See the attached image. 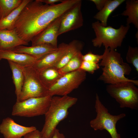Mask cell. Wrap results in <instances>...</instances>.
<instances>
[{
  "label": "cell",
  "instance_id": "7c38bea8",
  "mask_svg": "<svg viewBox=\"0 0 138 138\" xmlns=\"http://www.w3.org/2000/svg\"><path fill=\"white\" fill-rule=\"evenodd\" d=\"M37 129L34 126H26L20 125L9 117L3 119L0 124V132L4 138H22Z\"/></svg>",
  "mask_w": 138,
  "mask_h": 138
},
{
  "label": "cell",
  "instance_id": "484cf974",
  "mask_svg": "<svg viewBox=\"0 0 138 138\" xmlns=\"http://www.w3.org/2000/svg\"><path fill=\"white\" fill-rule=\"evenodd\" d=\"M99 65L97 63L83 61L80 69L86 72L93 74L95 71L99 68Z\"/></svg>",
  "mask_w": 138,
  "mask_h": 138
},
{
  "label": "cell",
  "instance_id": "2e32d148",
  "mask_svg": "<svg viewBox=\"0 0 138 138\" xmlns=\"http://www.w3.org/2000/svg\"><path fill=\"white\" fill-rule=\"evenodd\" d=\"M6 59L23 67L32 66L37 60L29 55L18 53L12 50L0 49V60Z\"/></svg>",
  "mask_w": 138,
  "mask_h": 138
},
{
  "label": "cell",
  "instance_id": "52a82bcc",
  "mask_svg": "<svg viewBox=\"0 0 138 138\" xmlns=\"http://www.w3.org/2000/svg\"><path fill=\"white\" fill-rule=\"evenodd\" d=\"M22 67L24 82L20 94L16 101L48 95V89L40 79L37 71L32 66Z\"/></svg>",
  "mask_w": 138,
  "mask_h": 138
},
{
  "label": "cell",
  "instance_id": "5b68a950",
  "mask_svg": "<svg viewBox=\"0 0 138 138\" xmlns=\"http://www.w3.org/2000/svg\"><path fill=\"white\" fill-rule=\"evenodd\" d=\"M95 107L97 113L96 117L90 122V126L95 131L105 130L110 135L111 138H121L116 128L117 122L126 116L124 113L113 115L102 103L98 95L96 94Z\"/></svg>",
  "mask_w": 138,
  "mask_h": 138
},
{
  "label": "cell",
  "instance_id": "1f68e13d",
  "mask_svg": "<svg viewBox=\"0 0 138 138\" xmlns=\"http://www.w3.org/2000/svg\"><path fill=\"white\" fill-rule=\"evenodd\" d=\"M1 19V15L0 14V20Z\"/></svg>",
  "mask_w": 138,
  "mask_h": 138
},
{
  "label": "cell",
  "instance_id": "cb8c5ba5",
  "mask_svg": "<svg viewBox=\"0 0 138 138\" xmlns=\"http://www.w3.org/2000/svg\"><path fill=\"white\" fill-rule=\"evenodd\" d=\"M23 0H0V14L1 19L8 15L18 7Z\"/></svg>",
  "mask_w": 138,
  "mask_h": 138
},
{
  "label": "cell",
  "instance_id": "d6986e66",
  "mask_svg": "<svg viewBox=\"0 0 138 138\" xmlns=\"http://www.w3.org/2000/svg\"><path fill=\"white\" fill-rule=\"evenodd\" d=\"M81 41L74 40L68 44L67 50L60 61L54 67L59 69L63 67L78 53L81 52L84 46Z\"/></svg>",
  "mask_w": 138,
  "mask_h": 138
},
{
  "label": "cell",
  "instance_id": "ac0fdd59",
  "mask_svg": "<svg viewBox=\"0 0 138 138\" xmlns=\"http://www.w3.org/2000/svg\"><path fill=\"white\" fill-rule=\"evenodd\" d=\"M37 71L40 79L48 89L63 75L60 73L59 69L54 67Z\"/></svg>",
  "mask_w": 138,
  "mask_h": 138
},
{
  "label": "cell",
  "instance_id": "5bb4252c",
  "mask_svg": "<svg viewBox=\"0 0 138 138\" xmlns=\"http://www.w3.org/2000/svg\"><path fill=\"white\" fill-rule=\"evenodd\" d=\"M58 48L48 44H41L30 47L20 45L12 50L19 53L26 54L35 58L40 59L48 54L56 50Z\"/></svg>",
  "mask_w": 138,
  "mask_h": 138
},
{
  "label": "cell",
  "instance_id": "44dd1931",
  "mask_svg": "<svg viewBox=\"0 0 138 138\" xmlns=\"http://www.w3.org/2000/svg\"><path fill=\"white\" fill-rule=\"evenodd\" d=\"M31 0H23L20 5L5 17L0 20V30H11L14 29L15 24L21 12Z\"/></svg>",
  "mask_w": 138,
  "mask_h": 138
},
{
  "label": "cell",
  "instance_id": "4fadbf2b",
  "mask_svg": "<svg viewBox=\"0 0 138 138\" xmlns=\"http://www.w3.org/2000/svg\"><path fill=\"white\" fill-rule=\"evenodd\" d=\"M68 45V44L64 43L60 44L56 50L37 60L33 67L36 70L39 71L47 68L54 67L65 54Z\"/></svg>",
  "mask_w": 138,
  "mask_h": 138
},
{
  "label": "cell",
  "instance_id": "30bf717a",
  "mask_svg": "<svg viewBox=\"0 0 138 138\" xmlns=\"http://www.w3.org/2000/svg\"><path fill=\"white\" fill-rule=\"evenodd\" d=\"M82 2L80 0L62 16L59 36L78 29L83 26V19L81 11Z\"/></svg>",
  "mask_w": 138,
  "mask_h": 138
},
{
  "label": "cell",
  "instance_id": "ba28073f",
  "mask_svg": "<svg viewBox=\"0 0 138 138\" xmlns=\"http://www.w3.org/2000/svg\"><path fill=\"white\" fill-rule=\"evenodd\" d=\"M51 97L47 95L16 101L13 106L12 114L27 117L45 115L50 106Z\"/></svg>",
  "mask_w": 138,
  "mask_h": 138
},
{
  "label": "cell",
  "instance_id": "f546056e",
  "mask_svg": "<svg viewBox=\"0 0 138 138\" xmlns=\"http://www.w3.org/2000/svg\"><path fill=\"white\" fill-rule=\"evenodd\" d=\"M50 138H65V137L63 134L61 133L59 130L56 129Z\"/></svg>",
  "mask_w": 138,
  "mask_h": 138
},
{
  "label": "cell",
  "instance_id": "ffe728a7",
  "mask_svg": "<svg viewBox=\"0 0 138 138\" xmlns=\"http://www.w3.org/2000/svg\"><path fill=\"white\" fill-rule=\"evenodd\" d=\"M125 9L121 15L127 16L126 25L132 24L138 29V0H127Z\"/></svg>",
  "mask_w": 138,
  "mask_h": 138
},
{
  "label": "cell",
  "instance_id": "9a60e30c",
  "mask_svg": "<svg viewBox=\"0 0 138 138\" xmlns=\"http://www.w3.org/2000/svg\"><path fill=\"white\" fill-rule=\"evenodd\" d=\"M28 44L21 39L15 29L0 30V49L12 50L20 45Z\"/></svg>",
  "mask_w": 138,
  "mask_h": 138
},
{
  "label": "cell",
  "instance_id": "6da1fadb",
  "mask_svg": "<svg viewBox=\"0 0 138 138\" xmlns=\"http://www.w3.org/2000/svg\"><path fill=\"white\" fill-rule=\"evenodd\" d=\"M78 2V0H65L50 5L39 0H31L21 12L14 29L21 39L29 42Z\"/></svg>",
  "mask_w": 138,
  "mask_h": 138
},
{
  "label": "cell",
  "instance_id": "7a4b0ae2",
  "mask_svg": "<svg viewBox=\"0 0 138 138\" xmlns=\"http://www.w3.org/2000/svg\"><path fill=\"white\" fill-rule=\"evenodd\" d=\"M99 66L102 73L99 79L105 83L114 84L125 82H131L138 85V81L127 78L125 75L130 74L131 68L129 64L124 62L121 54L115 50L105 49Z\"/></svg>",
  "mask_w": 138,
  "mask_h": 138
},
{
  "label": "cell",
  "instance_id": "d4e9b609",
  "mask_svg": "<svg viewBox=\"0 0 138 138\" xmlns=\"http://www.w3.org/2000/svg\"><path fill=\"white\" fill-rule=\"evenodd\" d=\"M126 59L127 62L132 64L138 72V48L129 46Z\"/></svg>",
  "mask_w": 138,
  "mask_h": 138
},
{
  "label": "cell",
  "instance_id": "7402d4cb",
  "mask_svg": "<svg viewBox=\"0 0 138 138\" xmlns=\"http://www.w3.org/2000/svg\"><path fill=\"white\" fill-rule=\"evenodd\" d=\"M12 72L13 82L15 87V93L18 99L22 87L24 75L22 66L10 61H8Z\"/></svg>",
  "mask_w": 138,
  "mask_h": 138
},
{
  "label": "cell",
  "instance_id": "8fae6325",
  "mask_svg": "<svg viewBox=\"0 0 138 138\" xmlns=\"http://www.w3.org/2000/svg\"><path fill=\"white\" fill-rule=\"evenodd\" d=\"M63 15L54 20L34 37L31 41V45L45 44L57 47V37Z\"/></svg>",
  "mask_w": 138,
  "mask_h": 138
},
{
  "label": "cell",
  "instance_id": "e0dca14e",
  "mask_svg": "<svg viewBox=\"0 0 138 138\" xmlns=\"http://www.w3.org/2000/svg\"><path fill=\"white\" fill-rule=\"evenodd\" d=\"M125 0H107L103 8L94 16V18L100 21L101 25L107 26L108 18L111 13Z\"/></svg>",
  "mask_w": 138,
  "mask_h": 138
},
{
  "label": "cell",
  "instance_id": "277c9868",
  "mask_svg": "<svg viewBox=\"0 0 138 138\" xmlns=\"http://www.w3.org/2000/svg\"><path fill=\"white\" fill-rule=\"evenodd\" d=\"M92 27L96 36L92 40L94 47H100L102 45L105 49L110 48L115 50L121 46L130 26L121 25L116 29L110 26H104L97 21L92 23Z\"/></svg>",
  "mask_w": 138,
  "mask_h": 138
},
{
  "label": "cell",
  "instance_id": "4316f807",
  "mask_svg": "<svg viewBox=\"0 0 138 138\" xmlns=\"http://www.w3.org/2000/svg\"><path fill=\"white\" fill-rule=\"evenodd\" d=\"M102 55L95 54L89 52L82 56L83 61H88L98 63L101 60Z\"/></svg>",
  "mask_w": 138,
  "mask_h": 138
},
{
  "label": "cell",
  "instance_id": "f1b7e54d",
  "mask_svg": "<svg viewBox=\"0 0 138 138\" xmlns=\"http://www.w3.org/2000/svg\"><path fill=\"white\" fill-rule=\"evenodd\" d=\"M107 0H90L95 4L97 9L100 11L104 6Z\"/></svg>",
  "mask_w": 138,
  "mask_h": 138
},
{
  "label": "cell",
  "instance_id": "3957f363",
  "mask_svg": "<svg viewBox=\"0 0 138 138\" xmlns=\"http://www.w3.org/2000/svg\"><path fill=\"white\" fill-rule=\"evenodd\" d=\"M77 100L76 98L68 95L52 97L50 106L44 115V123L40 131L42 138L52 137L58 124L67 117L68 109Z\"/></svg>",
  "mask_w": 138,
  "mask_h": 138
},
{
  "label": "cell",
  "instance_id": "4dcf8cb0",
  "mask_svg": "<svg viewBox=\"0 0 138 138\" xmlns=\"http://www.w3.org/2000/svg\"><path fill=\"white\" fill-rule=\"evenodd\" d=\"M43 3L48 5H53L58 2H61L63 0H39Z\"/></svg>",
  "mask_w": 138,
  "mask_h": 138
},
{
  "label": "cell",
  "instance_id": "83f0119b",
  "mask_svg": "<svg viewBox=\"0 0 138 138\" xmlns=\"http://www.w3.org/2000/svg\"><path fill=\"white\" fill-rule=\"evenodd\" d=\"M22 138H42L40 131L37 129L31 132Z\"/></svg>",
  "mask_w": 138,
  "mask_h": 138
},
{
  "label": "cell",
  "instance_id": "603a6c76",
  "mask_svg": "<svg viewBox=\"0 0 138 138\" xmlns=\"http://www.w3.org/2000/svg\"><path fill=\"white\" fill-rule=\"evenodd\" d=\"M83 55L81 52L78 53L63 67L59 69L60 73L63 75L79 69L83 61Z\"/></svg>",
  "mask_w": 138,
  "mask_h": 138
},
{
  "label": "cell",
  "instance_id": "9c48e42d",
  "mask_svg": "<svg viewBox=\"0 0 138 138\" xmlns=\"http://www.w3.org/2000/svg\"><path fill=\"white\" fill-rule=\"evenodd\" d=\"M86 75V72L80 68L63 75L48 89V95H67L79 87L85 79Z\"/></svg>",
  "mask_w": 138,
  "mask_h": 138
},
{
  "label": "cell",
  "instance_id": "8992f818",
  "mask_svg": "<svg viewBox=\"0 0 138 138\" xmlns=\"http://www.w3.org/2000/svg\"><path fill=\"white\" fill-rule=\"evenodd\" d=\"M108 93L119 104L121 108L138 109V89L131 82L110 84L106 87Z\"/></svg>",
  "mask_w": 138,
  "mask_h": 138
}]
</instances>
